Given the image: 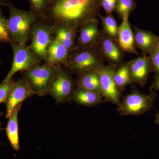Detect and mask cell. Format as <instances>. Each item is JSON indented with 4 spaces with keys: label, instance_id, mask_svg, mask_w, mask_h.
<instances>
[{
    "label": "cell",
    "instance_id": "6da1fadb",
    "mask_svg": "<svg viewBox=\"0 0 159 159\" xmlns=\"http://www.w3.org/2000/svg\"><path fill=\"white\" fill-rule=\"evenodd\" d=\"M97 3V0H57L52 14L61 25L74 31L86 23L95 20L93 15Z\"/></svg>",
    "mask_w": 159,
    "mask_h": 159
},
{
    "label": "cell",
    "instance_id": "7a4b0ae2",
    "mask_svg": "<svg viewBox=\"0 0 159 159\" xmlns=\"http://www.w3.org/2000/svg\"><path fill=\"white\" fill-rule=\"evenodd\" d=\"M8 28L10 42L25 44L29 39L35 22V15L9 6Z\"/></svg>",
    "mask_w": 159,
    "mask_h": 159
},
{
    "label": "cell",
    "instance_id": "3957f363",
    "mask_svg": "<svg viewBox=\"0 0 159 159\" xmlns=\"http://www.w3.org/2000/svg\"><path fill=\"white\" fill-rule=\"evenodd\" d=\"M60 69L52 65L37 66L22 74L36 95L39 97L48 93L51 83Z\"/></svg>",
    "mask_w": 159,
    "mask_h": 159
},
{
    "label": "cell",
    "instance_id": "277c9868",
    "mask_svg": "<svg viewBox=\"0 0 159 159\" xmlns=\"http://www.w3.org/2000/svg\"><path fill=\"white\" fill-rule=\"evenodd\" d=\"M156 97L153 90L148 95L133 91L120 101L117 105V111L122 116H140L152 108Z\"/></svg>",
    "mask_w": 159,
    "mask_h": 159
},
{
    "label": "cell",
    "instance_id": "5b68a950",
    "mask_svg": "<svg viewBox=\"0 0 159 159\" xmlns=\"http://www.w3.org/2000/svg\"><path fill=\"white\" fill-rule=\"evenodd\" d=\"M13 51V58L11 69L3 82H9L18 72L28 70L38 66L39 60L25 44L10 43Z\"/></svg>",
    "mask_w": 159,
    "mask_h": 159
},
{
    "label": "cell",
    "instance_id": "8992f818",
    "mask_svg": "<svg viewBox=\"0 0 159 159\" xmlns=\"http://www.w3.org/2000/svg\"><path fill=\"white\" fill-rule=\"evenodd\" d=\"M74 82L69 74L60 70L54 77L49 89L48 93L57 103L71 100L74 91Z\"/></svg>",
    "mask_w": 159,
    "mask_h": 159
},
{
    "label": "cell",
    "instance_id": "52a82bcc",
    "mask_svg": "<svg viewBox=\"0 0 159 159\" xmlns=\"http://www.w3.org/2000/svg\"><path fill=\"white\" fill-rule=\"evenodd\" d=\"M116 69L112 66H101L96 71L99 75L100 89L105 102L118 105L120 102L121 93L117 89L114 79Z\"/></svg>",
    "mask_w": 159,
    "mask_h": 159
},
{
    "label": "cell",
    "instance_id": "ba28073f",
    "mask_svg": "<svg viewBox=\"0 0 159 159\" xmlns=\"http://www.w3.org/2000/svg\"><path fill=\"white\" fill-rule=\"evenodd\" d=\"M52 30L45 24H37L31 30V50L40 59H47L48 48L51 41Z\"/></svg>",
    "mask_w": 159,
    "mask_h": 159
},
{
    "label": "cell",
    "instance_id": "9c48e42d",
    "mask_svg": "<svg viewBox=\"0 0 159 159\" xmlns=\"http://www.w3.org/2000/svg\"><path fill=\"white\" fill-rule=\"evenodd\" d=\"M34 95H36L35 93L25 77L20 78L15 81L5 102L6 118L9 119L11 113L18 105L22 104L24 100Z\"/></svg>",
    "mask_w": 159,
    "mask_h": 159
},
{
    "label": "cell",
    "instance_id": "30bf717a",
    "mask_svg": "<svg viewBox=\"0 0 159 159\" xmlns=\"http://www.w3.org/2000/svg\"><path fill=\"white\" fill-rule=\"evenodd\" d=\"M70 66L73 70L80 74L96 70L102 65L101 60L93 51L86 50L74 55Z\"/></svg>",
    "mask_w": 159,
    "mask_h": 159
},
{
    "label": "cell",
    "instance_id": "8fae6325",
    "mask_svg": "<svg viewBox=\"0 0 159 159\" xmlns=\"http://www.w3.org/2000/svg\"><path fill=\"white\" fill-rule=\"evenodd\" d=\"M131 82L141 87L145 85L151 72H153L149 56L137 57L128 63Z\"/></svg>",
    "mask_w": 159,
    "mask_h": 159
},
{
    "label": "cell",
    "instance_id": "7c38bea8",
    "mask_svg": "<svg viewBox=\"0 0 159 159\" xmlns=\"http://www.w3.org/2000/svg\"><path fill=\"white\" fill-rule=\"evenodd\" d=\"M128 16H126L122 17V22L118 28V43L122 51L138 54L134 47V36L129 22Z\"/></svg>",
    "mask_w": 159,
    "mask_h": 159
},
{
    "label": "cell",
    "instance_id": "4fadbf2b",
    "mask_svg": "<svg viewBox=\"0 0 159 159\" xmlns=\"http://www.w3.org/2000/svg\"><path fill=\"white\" fill-rule=\"evenodd\" d=\"M102 97L99 93L77 87L74 90L71 100L79 105L95 107L103 102Z\"/></svg>",
    "mask_w": 159,
    "mask_h": 159
},
{
    "label": "cell",
    "instance_id": "5bb4252c",
    "mask_svg": "<svg viewBox=\"0 0 159 159\" xmlns=\"http://www.w3.org/2000/svg\"><path fill=\"white\" fill-rule=\"evenodd\" d=\"M21 106L22 104H20L14 109L9 118L6 128L7 138L11 148L16 151L20 149L18 116Z\"/></svg>",
    "mask_w": 159,
    "mask_h": 159
},
{
    "label": "cell",
    "instance_id": "9a60e30c",
    "mask_svg": "<svg viewBox=\"0 0 159 159\" xmlns=\"http://www.w3.org/2000/svg\"><path fill=\"white\" fill-rule=\"evenodd\" d=\"M68 54L69 50L55 38L49 46L46 60L52 65L64 63L67 61Z\"/></svg>",
    "mask_w": 159,
    "mask_h": 159
},
{
    "label": "cell",
    "instance_id": "2e32d148",
    "mask_svg": "<svg viewBox=\"0 0 159 159\" xmlns=\"http://www.w3.org/2000/svg\"><path fill=\"white\" fill-rule=\"evenodd\" d=\"M134 36L135 44L145 55L155 47L157 36L150 31L136 29Z\"/></svg>",
    "mask_w": 159,
    "mask_h": 159
},
{
    "label": "cell",
    "instance_id": "e0dca14e",
    "mask_svg": "<svg viewBox=\"0 0 159 159\" xmlns=\"http://www.w3.org/2000/svg\"><path fill=\"white\" fill-rule=\"evenodd\" d=\"M99 30L96 20L86 23L81 27L80 31V43L84 47L92 45L99 37Z\"/></svg>",
    "mask_w": 159,
    "mask_h": 159
},
{
    "label": "cell",
    "instance_id": "ac0fdd59",
    "mask_svg": "<svg viewBox=\"0 0 159 159\" xmlns=\"http://www.w3.org/2000/svg\"><path fill=\"white\" fill-rule=\"evenodd\" d=\"M77 87L101 94L99 75L96 70L80 74Z\"/></svg>",
    "mask_w": 159,
    "mask_h": 159
},
{
    "label": "cell",
    "instance_id": "d6986e66",
    "mask_svg": "<svg viewBox=\"0 0 159 159\" xmlns=\"http://www.w3.org/2000/svg\"><path fill=\"white\" fill-rule=\"evenodd\" d=\"M102 52L107 59L114 64L121 61L122 53L119 46L111 37H104L101 43Z\"/></svg>",
    "mask_w": 159,
    "mask_h": 159
},
{
    "label": "cell",
    "instance_id": "ffe728a7",
    "mask_svg": "<svg viewBox=\"0 0 159 159\" xmlns=\"http://www.w3.org/2000/svg\"><path fill=\"white\" fill-rule=\"evenodd\" d=\"M114 79L117 89L121 93L126 86L131 83L128 63L122 65L118 70H116L114 74Z\"/></svg>",
    "mask_w": 159,
    "mask_h": 159
},
{
    "label": "cell",
    "instance_id": "44dd1931",
    "mask_svg": "<svg viewBox=\"0 0 159 159\" xmlns=\"http://www.w3.org/2000/svg\"><path fill=\"white\" fill-rule=\"evenodd\" d=\"M56 39L69 51L74 45V31L65 26L61 25L56 31Z\"/></svg>",
    "mask_w": 159,
    "mask_h": 159
},
{
    "label": "cell",
    "instance_id": "7402d4cb",
    "mask_svg": "<svg viewBox=\"0 0 159 159\" xmlns=\"http://www.w3.org/2000/svg\"><path fill=\"white\" fill-rule=\"evenodd\" d=\"M100 16L104 31L111 38H115L118 34L117 23L113 16L110 15L106 16Z\"/></svg>",
    "mask_w": 159,
    "mask_h": 159
},
{
    "label": "cell",
    "instance_id": "603a6c76",
    "mask_svg": "<svg viewBox=\"0 0 159 159\" xmlns=\"http://www.w3.org/2000/svg\"><path fill=\"white\" fill-rule=\"evenodd\" d=\"M10 43L8 19L4 16L0 8V43Z\"/></svg>",
    "mask_w": 159,
    "mask_h": 159
},
{
    "label": "cell",
    "instance_id": "cb8c5ba5",
    "mask_svg": "<svg viewBox=\"0 0 159 159\" xmlns=\"http://www.w3.org/2000/svg\"><path fill=\"white\" fill-rule=\"evenodd\" d=\"M134 6L133 0H118L116 9L122 18L129 16Z\"/></svg>",
    "mask_w": 159,
    "mask_h": 159
},
{
    "label": "cell",
    "instance_id": "d4e9b609",
    "mask_svg": "<svg viewBox=\"0 0 159 159\" xmlns=\"http://www.w3.org/2000/svg\"><path fill=\"white\" fill-rule=\"evenodd\" d=\"M15 82L14 80L11 79L9 82H2L0 84V103L6 102L10 90Z\"/></svg>",
    "mask_w": 159,
    "mask_h": 159
},
{
    "label": "cell",
    "instance_id": "484cf974",
    "mask_svg": "<svg viewBox=\"0 0 159 159\" xmlns=\"http://www.w3.org/2000/svg\"><path fill=\"white\" fill-rule=\"evenodd\" d=\"M149 57L152 66L153 72L159 74V51L155 47L149 53Z\"/></svg>",
    "mask_w": 159,
    "mask_h": 159
},
{
    "label": "cell",
    "instance_id": "4316f807",
    "mask_svg": "<svg viewBox=\"0 0 159 159\" xmlns=\"http://www.w3.org/2000/svg\"><path fill=\"white\" fill-rule=\"evenodd\" d=\"M118 0H101V6L107 13L110 14L116 9Z\"/></svg>",
    "mask_w": 159,
    "mask_h": 159
},
{
    "label": "cell",
    "instance_id": "83f0119b",
    "mask_svg": "<svg viewBox=\"0 0 159 159\" xmlns=\"http://www.w3.org/2000/svg\"><path fill=\"white\" fill-rule=\"evenodd\" d=\"M34 8L37 10L43 9L46 2V0H31Z\"/></svg>",
    "mask_w": 159,
    "mask_h": 159
},
{
    "label": "cell",
    "instance_id": "f1b7e54d",
    "mask_svg": "<svg viewBox=\"0 0 159 159\" xmlns=\"http://www.w3.org/2000/svg\"><path fill=\"white\" fill-rule=\"evenodd\" d=\"M153 89L159 91V74L156 75L153 83L151 86V90H153Z\"/></svg>",
    "mask_w": 159,
    "mask_h": 159
},
{
    "label": "cell",
    "instance_id": "f546056e",
    "mask_svg": "<svg viewBox=\"0 0 159 159\" xmlns=\"http://www.w3.org/2000/svg\"><path fill=\"white\" fill-rule=\"evenodd\" d=\"M155 123L156 124L159 125V112L155 115Z\"/></svg>",
    "mask_w": 159,
    "mask_h": 159
},
{
    "label": "cell",
    "instance_id": "4dcf8cb0",
    "mask_svg": "<svg viewBox=\"0 0 159 159\" xmlns=\"http://www.w3.org/2000/svg\"><path fill=\"white\" fill-rule=\"evenodd\" d=\"M156 47L159 51V36L157 37L156 42Z\"/></svg>",
    "mask_w": 159,
    "mask_h": 159
},
{
    "label": "cell",
    "instance_id": "1f68e13d",
    "mask_svg": "<svg viewBox=\"0 0 159 159\" xmlns=\"http://www.w3.org/2000/svg\"><path fill=\"white\" fill-rule=\"evenodd\" d=\"M2 113L0 114V118H1V116H2ZM2 122H1V120H0V132L2 131L3 130H4V129H3L2 127ZM0 144L1 145H2V143H0Z\"/></svg>",
    "mask_w": 159,
    "mask_h": 159
},
{
    "label": "cell",
    "instance_id": "d6a6232c",
    "mask_svg": "<svg viewBox=\"0 0 159 159\" xmlns=\"http://www.w3.org/2000/svg\"><path fill=\"white\" fill-rule=\"evenodd\" d=\"M3 4V2H2V1H1V0H0V5H1V4Z\"/></svg>",
    "mask_w": 159,
    "mask_h": 159
}]
</instances>
